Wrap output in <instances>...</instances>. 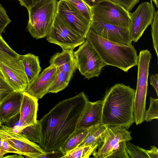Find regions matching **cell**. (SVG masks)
I'll list each match as a JSON object with an SVG mask.
<instances>
[{"mask_svg": "<svg viewBox=\"0 0 158 158\" xmlns=\"http://www.w3.org/2000/svg\"><path fill=\"white\" fill-rule=\"evenodd\" d=\"M152 2L153 1L155 4L156 7H158V0H150Z\"/></svg>", "mask_w": 158, "mask_h": 158, "instance_id": "cell-42", "label": "cell"}, {"mask_svg": "<svg viewBox=\"0 0 158 158\" xmlns=\"http://www.w3.org/2000/svg\"><path fill=\"white\" fill-rule=\"evenodd\" d=\"M50 64L61 69L71 79L76 69L73 50H64L51 56Z\"/></svg>", "mask_w": 158, "mask_h": 158, "instance_id": "cell-19", "label": "cell"}, {"mask_svg": "<svg viewBox=\"0 0 158 158\" xmlns=\"http://www.w3.org/2000/svg\"><path fill=\"white\" fill-rule=\"evenodd\" d=\"M135 90L123 83L106 91L102 101V123L128 129L135 122L133 106Z\"/></svg>", "mask_w": 158, "mask_h": 158, "instance_id": "cell-2", "label": "cell"}, {"mask_svg": "<svg viewBox=\"0 0 158 158\" xmlns=\"http://www.w3.org/2000/svg\"><path fill=\"white\" fill-rule=\"evenodd\" d=\"M70 5L84 17L91 21L90 8L82 0H63Z\"/></svg>", "mask_w": 158, "mask_h": 158, "instance_id": "cell-25", "label": "cell"}, {"mask_svg": "<svg viewBox=\"0 0 158 158\" xmlns=\"http://www.w3.org/2000/svg\"><path fill=\"white\" fill-rule=\"evenodd\" d=\"M118 4L130 12L135 5L139 3V0H110Z\"/></svg>", "mask_w": 158, "mask_h": 158, "instance_id": "cell-34", "label": "cell"}, {"mask_svg": "<svg viewBox=\"0 0 158 158\" xmlns=\"http://www.w3.org/2000/svg\"><path fill=\"white\" fill-rule=\"evenodd\" d=\"M152 1L142 2L133 13L130 12L128 27L132 41L137 42L147 27L152 23L155 11Z\"/></svg>", "mask_w": 158, "mask_h": 158, "instance_id": "cell-10", "label": "cell"}, {"mask_svg": "<svg viewBox=\"0 0 158 158\" xmlns=\"http://www.w3.org/2000/svg\"><path fill=\"white\" fill-rule=\"evenodd\" d=\"M90 146H79L62 157V158H87L96 151Z\"/></svg>", "mask_w": 158, "mask_h": 158, "instance_id": "cell-24", "label": "cell"}, {"mask_svg": "<svg viewBox=\"0 0 158 158\" xmlns=\"http://www.w3.org/2000/svg\"><path fill=\"white\" fill-rule=\"evenodd\" d=\"M2 125V124H1V121H0V126H1Z\"/></svg>", "mask_w": 158, "mask_h": 158, "instance_id": "cell-43", "label": "cell"}, {"mask_svg": "<svg viewBox=\"0 0 158 158\" xmlns=\"http://www.w3.org/2000/svg\"><path fill=\"white\" fill-rule=\"evenodd\" d=\"M73 55L76 69L88 79L98 77L103 68L107 65L86 40L78 49L73 52Z\"/></svg>", "mask_w": 158, "mask_h": 158, "instance_id": "cell-6", "label": "cell"}, {"mask_svg": "<svg viewBox=\"0 0 158 158\" xmlns=\"http://www.w3.org/2000/svg\"><path fill=\"white\" fill-rule=\"evenodd\" d=\"M90 8L92 7L100 2L106 0H82Z\"/></svg>", "mask_w": 158, "mask_h": 158, "instance_id": "cell-39", "label": "cell"}, {"mask_svg": "<svg viewBox=\"0 0 158 158\" xmlns=\"http://www.w3.org/2000/svg\"><path fill=\"white\" fill-rule=\"evenodd\" d=\"M150 150L145 149V152L149 158H158V149L155 146H151Z\"/></svg>", "mask_w": 158, "mask_h": 158, "instance_id": "cell-36", "label": "cell"}, {"mask_svg": "<svg viewBox=\"0 0 158 158\" xmlns=\"http://www.w3.org/2000/svg\"><path fill=\"white\" fill-rule=\"evenodd\" d=\"M19 58L23 67L29 84L38 76L41 71V68L39 57L31 53H28L20 55Z\"/></svg>", "mask_w": 158, "mask_h": 158, "instance_id": "cell-20", "label": "cell"}, {"mask_svg": "<svg viewBox=\"0 0 158 158\" xmlns=\"http://www.w3.org/2000/svg\"><path fill=\"white\" fill-rule=\"evenodd\" d=\"M22 100V92L14 91L0 104V120L2 125L19 113Z\"/></svg>", "mask_w": 158, "mask_h": 158, "instance_id": "cell-18", "label": "cell"}, {"mask_svg": "<svg viewBox=\"0 0 158 158\" xmlns=\"http://www.w3.org/2000/svg\"><path fill=\"white\" fill-rule=\"evenodd\" d=\"M0 137L5 139L19 155L32 158L34 155L46 154L39 145L29 140L22 134L4 124L0 126Z\"/></svg>", "mask_w": 158, "mask_h": 158, "instance_id": "cell-9", "label": "cell"}, {"mask_svg": "<svg viewBox=\"0 0 158 158\" xmlns=\"http://www.w3.org/2000/svg\"><path fill=\"white\" fill-rule=\"evenodd\" d=\"M56 67L50 64L29 84L25 91L38 99H41L48 93L56 77Z\"/></svg>", "mask_w": 158, "mask_h": 158, "instance_id": "cell-15", "label": "cell"}, {"mask_svg": "<svg viewBox=\"0 0 158 158\" xmlns=\"http://www.w3.org/2000/svg\"><path fill=\"white\" fill-rule=\"evenodd\" d=\"M151 56L147 49L140 51L138 56L137 84L133 106L134 121L137 125L144 121L148 69Z\"/></svg>", "mask_w": 158, "mask_h": 158, "instance_id": "cell-5", "label": "cell"}, {"mask_svg": "<svg viewBox=\"0 0 158 158\" xmlns=\"http://www.w3.org/2000/svg\"><path fill=\"white\" fill-rule=\"evenodd\" d=\"M102 100L87 101L79 120L77 129H87L102 123Z\"/></svg>", "mask_w": 158, "mask_h": 158, "instance_id": "cell-17", "label": "cell"}, {"mask_svg": "<svg viewBox=\"0 0 158 158\" xmlns=\"http://www.w3.org/2000/svg\"><path fill=\"white\" fill-rule=\"evenodd\" d=\"M19 55L10 47L0 34V61L15 59Z\"/></svg>", "mask_w": 158, "mask_h": 158, "instance_id": "cell-27", "label": "cell"}, {"mask_svg": "<svg viewBox=\"0 0 158 158\" xmlns=\"http://www.w3.org/2000/svg\"><path fill=\"white\" fill-rule=\"evenodd\" d=\"M42 0H20L19 3L22 6L27 10L30 7Z\"/></svg>", "mask_w": 158, "mask_h": 158, "instance_id": "cell-38", "label": "cell"}, {"mask_svg": "<svg viewBox=\"0 0 158 158\" xmlns=\"http://www.w3.org/2000/svg\"><path fill=\"white\" fill-rule=\"evenodd\" d=\"M90 29L99 36L110 41L127 46L132 45L127 28L91 21Z\"/></svg>", "mask_w": 158, "mask_h": 158, "instance_id": "cell-14", "label": "cell"}, {"mask_svg": "<svg viewBox=\"0 0 158 158\" xmlns=\"http://www.w3.org/2000/svg\"><path fill=\"white\" fill-rule=\"evenodd\" d=\"M85 39L89 41L107 64L116 67L125 72L137 65L138 56L134 47L106 40L90 29Z\"/></svg>", "mask_w": 158, "mask_h": 158, "instance_id": "cell-3", "label": "cell"}, {"mask_svg": "<svg viewBox=\"0 0 158 158\" xmlns=\"http://www.w3.org/2000/svg\"><path fill=\"white\" fill-rule=\"evenodd\" d=\"M106 126L103 141L98 147L97 151L92 155L96 158H107L114 146L122 141H129L132 139L131 132L126 128L119 126Z\"/></svg>", "mask_w": 158, "mask_h": 158, "instance_id": "cell-13", "label": "cell"}, {"mask_svg": "<svg viewBox=\"0 0 158 158\" xmlns=\"http://www.w3.org/2000/svg\"><path fill=\"white\" fill-rule=\"evenodd\" d=\"M71 80V78L67 74L57 68L56 77L48 93H57L62 90L68 86Z\"/></svg>", "mask_w": 158, "mask_h": 158, "instance_id": "cell-23", "label": "cell"}, {"mask_svg": "<svg viewBox=\"0 0 158 158\" xmlns=\"http://www.w3.org/2000/svg\"><path fill=\"white\" fill-rule=\"evenodd\" d=\"M14 91L0 72V104L7 96Z\"/></svg>", "mask_w": 158, "mask_h": 158, "instance_id": "cell-32", "label": "cell"}, {"mask_svg": "<svg viewBox=\"0 0 158 158\" xmlns=\"http://www.w3.org/2000/svg\"><path fill=\"white\" fill-rule=\"evenodd\" d=\"M17 0L19 1V2L20 0Z\"/></svg>", "mask_w": 158, "mask_h": 158, "instance_id": "cell-44", "label": "cell"}, {"mask_svg": "<svg viewBox=\"0 0 158 158\" xmlns=\"http://www.w3.org/2000/svg\"><path fill=\"white\" fill-rule=\"evenodd\" d=\"M91 21L128 28L130 12L120 5L110 0L102 1L90 8Z\"/></svg>", "mask_w": 158, "mask_h": 158, "instance_id": "cell-7", "label": "cell"}, {"mask_svg": "<svg viewBox=\"0 0 158 158\" xmlns=\"http://www.w3.org/2000/svg\"><path fill=\"white\" fill-rule=\"evenodd\" d=\"M149 108L146 110L144 120L146 122L151 121L154 119L158 118V99L150 97Z\"/></svg>", "mask_w": 158, "mask_h": 158, "instance_id": "cell-30", "label": "cell"}, {"mask_svg": "<svg viewBox=\"0 0 158 158\" xmlns=\"http://www.w3.org/2000/svg\"><path fill=\"white\" fill-rule=\"evenodd\" d=\"M22 100L18 125L13 128L17 132L26 127L34 124L37 120L38 99L25 91L22 92Z\"/></svg>", "mask_w": 158, "mask_h": 158, "instance_id": "cell-16", "label": "cell"}, {"mask_svg": "<svg viewBox=\"0 0 158 158\" xmlns=\"http://www.w3.org/2000/svg\"><path fill=\"white\" fill-rule=\"evenodd\" d=\"M126 141H121L115 145L107 158H130L126 150Z\"/></svg>", "mask_w": 158, "mask_h": 158, "instance_id": "cell-28", "label": "cell"}, {"mask_svg": "<svg viewBox=\"0 0 158 158\" xmlns=\"http://www.w3.org/2000/svg\"><path fill=\"white\" fill-rule=\"evenodd\" d=\"M46 40L62 49L73 50L86 39L69 27L56 14Z\"/></svg>", "mask_w": 158, "mask_h": 158, "instance_id": "cell-8", "label": "cell"}, {"mask_svg": "<svg viewBox=\"0 0 158 158\" xmlns=\"http://www.w3.org/2000/svg\"><path fill=\"white\" fill-rule=\"evenodd\" d=\"M19 56L0 61V72L15 91L22 92L27 88L29 82Z\"/></svg>", "mask_w": 158, "mask_h": 158, "instance_id": "cell-11", "label": "cell"}, {"mask_svg": "<svg viewBox=\"0 0 158 158\" xmlns=\"http://www.w3.org/2000/svg\"><path fill=\"white\" fill-rule=\"evenodd\" d=\"M4 155L2 148V139L0 137V158H2Z\"/></svg>", "mask_w": 158, "mask_h": 158, "instance_id": "cell-41", "label": "cell"}, {"mask_svg": "<svg viewBox=\"0 0 158 158\" xmlns=\"http://www.w3.org/2000/svg\"><path fill=\"white\" fill-rule=\"evenodd\" d=\"M57 0H42L27 9V31L37 39L47 36L56 13Z\"/></svg>", "mask_w": 158, "mask_h": 158, "instance_id": "cell-4", "label": "cell"}, {"mask_svg": "<svg viewBox=\"0 0 158 158\" xmlns=\"http://www.w3.org/2000/svg\"><path fill=\"white\" fill-rule=\"evenodd\" d=\"M89 129H77L59 148L64 156L78 147L87 136Z\"/></svg>", "mask_w": 158, "mask_h": 158, "instance_id": "cell-22", "label": "cell"}, {"mask_svg": "<svg viewBox=\"0 0 158 158\" xmlns=\"http://www.w3.org/2000/svg\"><path fill=\"white\" fill-rule=\"evenodd\" d=\"M1 139L2 151L5 154L8 153H12L19 155L18 152L12 147L5 139Z\"/></svg>", "mask_w": 158, "mask_h": 158, "instance_id": "cell-35", "label": "cell"}, {"mask_svg": "<svg viewBox=\"0 0 158 158\" xmlns=\"http://www.w3.org/2000/svg\"><path fill=\"white\" fill-rule=\"evenodd\" d=\"M150 82L155 89L157 95H158V74L152 75L149 78Z\"/></svg>", "mask_w": 158, "mask_h": 158, "instance_id": "cell-37", "label": "cell"}, {"mask_svg": "<svg viewBox=\"0 0 158 158\" xmlns=\"http://www.w3.org/2000/svg\"><path fill=\"white\" fill-rule=\"evenodd\" d=\"M158 11H155L151 24V32L153 47L158 57Z\"/></svg>", "mask_w": 158, "mask_h": 158, "instance_id": "cell-31", "label": "cell"}, {"mask_svg": "<svg viewBox=\"0 0 158 158\" xmlns=\"http://www.w3.org/2000/svg\"><path fill=\"white\" fill-rule=\"evenodd\" d=\"M126 150L130 158H149L145 149L136 146L129 141H126Z\"/></svg>", "mask_w": 158, "mask_h": 158, "instance_id": "cell-29", "label": "cell"}, {"mask_svg": "<svg viewBox=\"0 0 158 158\" xmlns=\"http://www.w3.org/2000/svg\"><path fill=\"white\" fill-rule=\"evenodd\" d=\"M17 154H14L11 155L6 156H3V157L6 158H22L24 157L23 156L19 155H18Z\"/></svg>", "mask_w": 158, "mask_h": 158, "instance_id": "cell-40", "label": "cell"}, {"mask_svg": "<svg viewBox=\"0 0 158 158\" xmlns=\"http://www.w3.org/2000/svg\"><path fill=\"white\" fill-rule=\"evenodd\" d=\"M83 92L63 100L56 105L40 120L39 145L45 152L59 149L76 131L87 102Z\"/></svg>", "mask_w": 158, "mask_h": 158, "instance_id": "cell-1", "label": "cell"}, {"mask_svg": "<svg viewBox=\"0 0 158 158\" xmlns=\"http://www.w3.org/2000/svg\"><path fill=\"white\" fill-rule=\"evenodd\" d=\"M11 21L6 10L0 2V34L5 31L6 27Z\"/></svg>", "mask_w": 158, "mask_h": 158, "instance_id": "cell-33", "label": "cell"}, {"mask_svg": "<svg viewBox=\"0 0 158 158\" xmlns=\"http://www.w3.org/2000/svg\"><path fill=\"white\" fill-rule=\"evenodd\" d=\"M106 126L102 123L90 128L88 133L79 146H90L96 151L102 142Z\"/></svg>", "mask_w": 158, "mask_h": 158, "instance_id": "cell-21", "label": "cell"}, {"mask_svg": "<svg viewBox=\"0 0 158 158\" xmlns=\"http://www.w3.org/2000/svg\"><path fill=\"white\" fill-rule=\"evenodd\" d=\"M56 14L69 27L85 39L90 29L91 21L63 0L57 2Z\"/></svg>", "mask_w": 158, "mask_h": 158, "instance_id": "cell-12", "label": "cell"}, {"mask_svg": "<svg viewBox=\"0 0 158 158\" xmlns=\"http://www.w3.org/2000/svg\"><path fill=\"white\" fill-rule=\"evenodd\" d=\"M18 132L23 134L30 141L39 143L40 130L37 120L34 124L26 127L20 130Z\"/></svg>", "mask_w": 158, "mask_h": 158, "instance_id": "cell-26", "label": "cell"}]
</instances>
